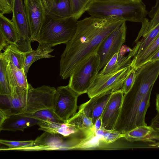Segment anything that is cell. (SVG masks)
Instances as JSON below:
<instances>
[{"instance_id": "obj_1", "label": "cell", "mask_w": 159, "mask_h": 159, "mask_svg": "<svg viewBox=\"0 0 159 159\" xmlns=\"http://www.w3.org/2000/svg\"><path fill=\"white\" fill-rule=\"evenodd\" d=\"M118 18L102 19L90 16L78 21L76 33L66 43L60 60V75L70 77L76 68L97 51L104 39L123 23Z\"/></svg>"}, {"instance_id": "obj_2", "label": "cell", "mask_w": 159, "mask_h": 159, "mask_svg": "<svg viewBox=\"0 0 159 159\" xmlns=\"http://www.w3.org/2000/svg\"><path fill=\"white\" fill-rule=\"evenodd\" d=\"M56 89L45 85L34 88L29 84L24 91L13 95L0 94V112L6 117L53 109Z\"/></svg>"}, {"instance_id": "obj_3", "label": "cell", "mask_w": 159, "mask_h": 159, "mask_svg": "<svg viewBox=\"0 0 159 159\" xmlns=\"http://www.w3.org/2000/svg\"><path fill=\"white\" fill-rule=\"evenodd\" d=\"M86 11L95 18L137 23L141 22L148 13L142 1L128 0H91Z\"/></svg>"}, {"instance_id": "obj_4", "label": "cell", "mask_w": 159, "mask_h": 159, "mask_svg": "<svg viewBox=\"0 0 159 159\" xmlns=\"http://www.w3.org/2000/svg\"><path fill=\"white\" fill-rule=\"evenodd\" d=\"M78 20L72 16L55 18L46 14L45 21L39 34L37 42L46 43L52 47L66 44L75 34Z\"/></svg>"}, {"instance_id": "obj_5", "label": "cell", "mask_w": 159, "mask_h": 159, "mask_svg": "<svg viewBox=\"0 0 159 159\" xmlns=\"http://www.w3.org/2000/svg\"><path fill=\"white\" fill-rule=\"evenodd\" d=\"M99 58L95 52L80 64L70 77V87L80 95L87 93L99 71Z\"/></svg>"}, {"instance_id": "obj_6", "label": "cell", "mask_w": 159, "mask_h": 159, "mask_svg": "<svg viewBox=\"0 0 159 159\" xmlns=\"http://www.w3.org/2000/svg\"><path fill=\"white\" fill-rule=\"evenodd\" d=\"M126 33L125 21L108 35L99 46L97 53L99 58L98 71L102 69L120 50L125 42Z\"/></svg>"}, {"instance_id": "obj_7", "label": "cell", "mask_w": 159, "mask_h": 159, "mask_svg": "<svg viewBox=\"0 0 159 159\" xmlns=\"http://www.w3.org/2000/svg\"><path fill=\"white\" fill-rule=\"evenodd\" d=\"M79 96L68 84L59 86L56 89L53 109L64 122L66 123L76 113L77 99Z\"/></svg>"}, {"instance_id": "obj_8", "label": "cell", "mask_w": 159, "mask_h": 159, "mask_svg": "<svg viewBox=\"0 0 159 159\" xmlns=\"http://www.w3.org/2000/svg\"><path fill=\"white\" fill-rule=\"evenodd\" d=\"M131 69L130 66L119 70L104 75L98 74L87 92L90 98L102 93L115 91L122 88L123 82Z\"/></svg>"}, {"instance_id": "obj_9", "label": "cell", "mask_w": 159, "mask_h": 159, "mask_svg": "<svg viewBox=\"0 0 159 159\" xmlns=\"http://www.w3.org/2000/svg\"><path fill=\"white\" fill-rule=\"evenodd\" d=\"M11 20L18 31L20 40L16 45L26 53L33 50L31 45V35L24 6V0H14Z\"/></svg>"}, {"instance_id": "obj_10", "label": "cell", "mask_w": 159, "mask_h": 159, "mask_svg": "<svg viewBox=\"0 0 159 159\" xmlns=\"http://www.w3.org/2000/svg\"><path fill=\"white\" fill-rule=\"evenodd\" d=\"M61 135L45 131L38 137L30 147L22 151H38L71 149L74 141Z\"/></svg>"}, {"instance_id": "obj_11", "label": "cell", "mask_w": 159, "mask_h": 159, "mask_svg": "<svg viewBox=\"0 0 159 159\" xmlns=\"http://www.w3.org/2000/svg\"><path fill=\"white\" fill-rule=\"evenodd\" d=\"M32 41H37L46 13L39 0H24Z\"/></svg>"}, {"instance_id": "obj_12", "label": "cell", "mask_w": 159, "mask_h": 159, "mask_svg": "<svg viewBox=\"0 0 159 159\" xmlns=\"http://www.w3.org/2000/svg\"><path fill=\"white\" fill-rule=\"evenodd\" d=\"M124 95L122 88L112 93L101 116L102 126L105 129L114 130L120 115Z\"/></svg>"}, {"instance_id": "obj_13", "label": "cell", "mask_w": 159, "mask_h": 159, "mask_svg": "<svg viewBox=\"0 0 159 159\" xmlns=\"http://www.w3.org/2000/svg\"><path fill=\"white\" fill-rule=\"evenodd\" d=\"M113 92L109 91L95 96L80 105L79 109H81L87 117L92 118L94 125L97 119L101 116Z\"/></svg>"}, {"instance_id": "obj_14", "label": "cell", "mask_w": 159, "mask_h": 159, "mask_svg": "<svg viewBox=\"0 0 159 159\" xmlns=\"http://www.w3.org/2000/svg\"><path fill=\"white\" fill-rule=\"evenodd\" d=\"M132 50V49L129 47L123 45L119 51L113 56L98 74L106 75L130 66L132 60V57L129 54L127 56L125 54Z\"/></svg>"}, {"instance_id": "obj_15", "label": "cell", "mask_w": 159, "mask_h": 159, "mask_svg": "<svg viewBox=\"0 0 159 159\" xmlns=\"http://www.w3.org/2000/svg\"><path fill=\"white\" fill-rule=\"evenodd\" d=\"M41 121L22 114H15L7 117L0 124V130L23 131L28 127L38 125Z\"/></svg>"}, {"instance_id": "obj_16", "label": "cell", "mask_w": 159, "mask_h": 159, "mask_svg": "<svg viewBox=\"0 0 159 159\" xmlns=\"http://www.w3.org/2000/svg\"><path fill=\"white\" fill-rule=\"evenodd\" d=\"M7 71L11 90V95L22 92L27 89L29 84L23 69L18 68L9 62Z\"/></svg>"}, {"instance_id": "obj_17", "label": "cell", "mask_w": 159, "mask_h": 159, "mask_svg": "<svg viewBox=\"0 0 159 159\" xmlns=\"http://www.w3.org/2000/svg\"><path fill=\"white\" fill-rule=\"evenodd\" d=\"M154 131L150 125L140 126L125 134L124 138L131 142L144 143L150 145L152 148H158L156 142L152 137Z\"/></svg>"}, {"instance_id": "obj_18", "label": "cell", "mask_w": 159, "mask_h": 159, "mask_svg": "<svg viewBox=\"0 0 159 159\" xmlns=\"http://www.w3.org/2000/svg\"><path fill=\"white\" fill-rule=\"evenodd\" d=\"M52 47L50 45L46 43H39L37 49L25 53L23 70L26 76L29 68L34 62L40 59L54 57L50 54L54 50Z\"/></svg>"}, {"instance_id": "obj_19", "label": "cell", "mask_w": 159, "mask_h": 159, "mask_svg": "<svg viewBox=\"0 0 159 159\" xmlns=\"http://www.w3.org/2000/svg\"><path fill=\"white\" fill-rule=\"evenodd\" d=\"M39 129L49 133L61 135L65 137L71 136L79 130L66 123L41 121L38 125Z\"/></svg>"}, {"instance_id": "obj_20", "label": "cell", "mask_w": 159, "mask_h": 159, "mask_svg": "<svg viewBox=\"0 0 159 159\" xmlns=\"http://www.w3.org/2000/svg\"><path fill=\"white\" fill-rule=\"evenodd\" d=\"M66 122L82 131L85 137L95 134L92 118L87 117L81 109Z\"/></svg>"}, {"instance_id": "obj_21", "label": "cell", "mask_w": 159, "mask_h": 159, "mask_svg": "<svg viewBox=\"0 0 159 159\" xmlns=\"http://www.w3.org/2000/svg\"><path fill=\"white\" fill-rule=\"evenodd\" d=\"M0 32L9 44L16 45L19 36L14 23L4 15L0 14Z\"/></svg>"}, {"instance_id": "obj_22", "label": "cell", "mask_w": 159, "mask_h": 159, "mask_svg": "<svg viewBox=\"0 0 159 159\" xmlns=\"http://www.w3.org/2000/svg\"><path fill=\"white\" fill-rule=\"evenodd\" d=\"M1 53L0 56L12 63L18 68L23 69L25 59V54L18 49L14 44H9Z\"/></svg>"}, {"instance_id": "obj_23", "label": "cell", "mask_w": 159, "mask_h": 159, "mask_svg": "<svg viewBox=\"0 0 159 159\" xmlns=\"http://www.w3.org/2000/svg\"><path fill=\"white\" fill-rule=\"evenodd\" d=\"M159 35V23L146 34L136 43L129 54L134 58L144 51Z\"/></svg>"}, {"instance_id": "obj_24", "label": "cell", "mask_w": 159, "mask_h": 159, "mask_svg": "<svg viewBox=\"0 0 159 159\" xmlns=\"http://www.w3.org/2000/svg\"><path fill=\"white\" fill-rule=\"evenodd\" d=\"M159 48V35L149 46L139 55L133 58L130 66L136 70L147 63L150 57Z\"/></svg>"}, {"instance_id": "obj_25", "label": "cell", "mask_w": 159, "mask_h": 159, "mask_svg": "<svg viewBox=\"0 0 159 159\" xmlns=\"http://www.w3.org/2000/svg\"><path fill=\"white\" fill-rule=\"evenodd\" d=\"M46 14L55 18H63L71 16L70 0H56L51 11Z\"/></svg>"}, {"instance_id": "obj_26", "label": "cell", "mask_w": 159, "mask_h": 159, "mask_svg": "<svg viewBox=\"0 0 159 159\" xmlns=\"http://www.w3.org/2000/svg\"><path fill=\"white\" fill-rule=\"evenodd\" d=\"M9 61L0 56V94L11 95L7 68Z\"/></svg>"}, {"instance_id": "obj_27", "label": "cell", "mask_w": 159, "mask_h": 159, "mask_svg": "<svg viewBox=\"0 0 159 159\" xmlns=\"http://www.w3.org/2000/svg\"><path fill=\"white\" fill-rule=\"evenodd\" d=\"M20 114L42 121L65 123L57 116L52 108L43 109L32 113Z\"/></svg>"}, {"instance_id": "obj_28", "label": "cell", "mask_w": 159, "mask_h": 159, "mask_svg": "<svg viewBox=\"0 0 159 159\" xmlns=\"http://www.w3.org/2000/svg\"><path fill=\"white\" fill-rule=\"evenodd\" d=\"M152 89H151L143 98L138 110L135 120V127L147 125L145 117L150 106V100Z\"/></svg>"}, {"instance_id": "obj_29", "label": "cell", "mask_w": 159, "mask_h": 159, "mask_svg": "<svg viewBox=\"0 0 159 159\" xmlns=\"http://www.w3.org/2000/svg\"><path fill=\"white\" fill-rule=\"evenodd\" d=\"M142 26L134 42L138 41L141 37L146 34L159 23V8L153 17L149 21L145 18L141 22Z\"/></svg>"}, {"instance_id": "obj_30", "label": "cell", "mask_w": 159, "mask_h": 159, "mask_svg": "<svg viewBox=\"0 0 159 159\" xmlns=\"http://www.w3.org/2000/svg\"><path fill=\"white\" fill-rule=\"evenodd\" d=\"M91 0H70L71 16L78 20L86 11Z\"/></svg>"}, {"instance_id": "obj_31", "label": "cell", "mask_w": 159, "mask_h": 159, "mask_svg": "<svg viewBox=\"0 0 159 159\" xmlns=\"http://www.w3.org/2000/svg\"><path fill=\"white\" fill-rule=\"evenodd\" d=\"M34 140L16 141L0 139L1 144L4 145L8 148H0V150H21L24 148L30 147L33 144Z\"/></svg>"}, {"instance_id": "obj_32", "label": "cell", "mask_w": 159, "mask_h": 159, "mask_svg": "<svg viewBox=\"0 0 159 159\" xmlns=\"http://www.w3.org/2000/svg\"><path fill=\"white\" fill-rule=\"evenodd\" d=\"M101 141L100 139L93 134L88 136L85 137L77 144H75L72 147L71 149H87L98 146Z\"/></svg>"}, {"instance_id": "obj_33", "label": "cell", "mask_w": 159, "mask_h": 159, "mask_svg": "<svg viewBox=\"0 0 159 159\" xmlns=\"http://www.w3.org/2000/svg\"><path fill=\"white\" fill-rule=\"evenodd\" d=\"M124 134H122L116 130H108L104 128L101 140L105 143H109L120 138H124Z\"/></svg>"}, {"instance_id": "obj_34", "label": "cell", "mask_w": 159, "mask_h": 159, "mask_svg": "<svg viewBox=\"0 0 159 159\" xmlns=\"http://www.w3.org/2000/svg\"><path fill=\"white\" fill-rule=\"evenodd\" d=\"M136 77V70L131 68L123 82L122 89L124 94L127 93L132 88Z\"/></svg>"}, {"instance_id": "obj_35", "label": "cell", "mask_w": 159, "mask_h": 159, "mask_svg": "<svg viewBox=\"0 0 159 159\" xmlns=\"http://www.w3.org/2000/svg\"><path fill=\"white\" fill-rule=\"evenodd\" d=\"M14 0H0V14L12 13Z\"/></svg>"}, {"instance_id": "obj_36", "label": "cell", "mask_w": 159, "mask_h": 159, "mask_svg": "<svg viewBox=\"0 0 159 159\" xmlns=\"http://www.w3.org/2000/svg\"><path fill=\"white\" fill-rule=\"evenodd\" d=\"M150 125L155 131L152 134V138L159 145V112L152 119Z\"/></svg>"}, {"instance_id": "obj_37", "label": "cell", "mask_w": 159, "mask_h": 159, "mask_svg": "<svg viewBox=\"0 0 159 159\" xmlns=\"http://www.w3.org/2000/svg\"><path fill=\"white\" fill-rule=\"evenodd\" d=\"M46 14L52 9L56 0H39Z\"/></svg>"}, {"instance_id": "obj_38", "label": "cell", "mask_w": 159, "mask_h": 159, "mask_svg": "<svg viewBox=\"0 0 159 159\" xmlns=\"http://www.w3.org/2000/svg\"><path fill=\"white\" fill-rule=\"evenodd\" d=\"M9 44L2 34L0 32V51L3 50Z\"/></svg>"}, {"instance_id": "obj_39", "label": "cell", "mask_w": 159, "mask_h": 159, "mask_svg": "<svg viewBox=\"0 0 159 159\" xmlns=\"http://www.w3.org/2000/svg\"><path fill=\"white\" fill-rule=\"evenodd\" d=\"M159 8V0H156V3L155 5L153 6L148 13L149 16L152 19L154 16L156 12Z\"/></svg>"}, {"instance_id": "obj_40", "label": "cell", "mask_w": 159, "mask_h": 159, "mask_svg": "<svg viewBox=\"0 0 159 159\" xmlns=\"http://www.w3.org/2000/svg\"><path fill=\"white\" fill-rule=\"evenodd\" d=\"M102 119L101 116L97 119L94 124V132L95 134L102 126Z\"/></svg>"}, {"instance_id": "obj_41", "label": "cell", "mask_w": 159, "mask_h": 159, "mask_svg": "<svg viewBox=\"0 0 159 159\" xmlns=\"http://www.w3.org/2000/svg\"><path fill=\"white\" fill-rule=\"evenodd\" d=\"M158 60H159V48L150 57L148 62Z\"/></svg>"}, {"instance_id": "obj_42", "label": "cell", "mask_w": 159, "mask_h": 159, "mask_svg": "<svg viewBox=\"0 0 159 159\" xmlns=\"http://www.w3.org/2000/svg\"><path fill=\"white\" fill-rule=\"evenodd\" d=\"M156 110L157 112H159V93L157 95L156 98Z\"/></svg>"}, {"instance_id": "obj_43", "label": "cell", "mask_w": 159, "mask_h": 159, "mask_svg": "<svg viewBox=\"0 0 159 159\" xmlns=\"http://www.w3.org/2000/svg\"><path fill=\"white\" fill-rule=\"evenodd\" d=\"M130 0V1H142V0Z\"/></svg>"}]
</instances>
